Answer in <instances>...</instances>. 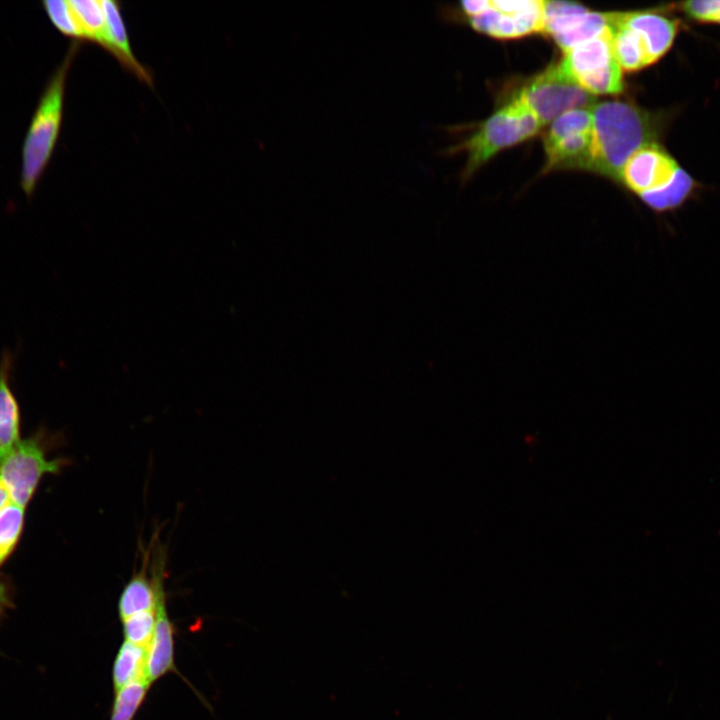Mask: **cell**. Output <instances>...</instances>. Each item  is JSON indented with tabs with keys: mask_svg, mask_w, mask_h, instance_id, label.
I'll list each match as a JSON object with an SVG mask.
<instances>
[{
	"mask_svg": "<svg viewBox=\"0 0 720 720\" xmlns=\"http://www.w3.org/2000/svg\"><path fill=\"white\" fill-rule=\"evenodd\" d=\"M589 170L620 180L623 166L640 148L658 143L674 110L649 111L632 102L604 101L593 106Z\"/></svg>",
	"mask_w": 720,
	"mask_h": 720,
	"instance_id": "6da1fadb",
	"label": "cell"
},
{
	"mask_svg": "<svg viewBox=\"0 0 720 720\" xmlns=\"http://www.w3.org/2000/svg\"><path fill=\"white\" fill-rule=\"evenodd\" d=\"M78 50L79 42L74 41L47 83L26 133L21 187L28 197L34 193L53 154L62 122L66 78Z\"/></svg>",
	"mask_w": 720,
	"mask_h": 720,
	"instance_id": "7a4b0ae2",
	"label": "cell"
},
{
	"mask_svg": "<svg viewBox=\"0 0 720 720\" xmlns=\"http://www.w3.org/2000/svg\"><path fill=\"white\" fill-rule=\"evenodd\" d=\"M542 126L524 104L513 98L482 122L463 142L450 148L449 153H466L467 161L462 172L465 180L495 154L533 137Z\"/></svg>",
	"mask_w": 720,
	"mask_h": 720,
	"instance_id": "3957f363",
	"label": "cell"
},
{
	"mask_svg": "<svg viewBox=\"0 0 720 720\" xmlns=\"http://www.w3.org/2000/svg\"><path fill=\"white\" fill-rule=\"evenodd\" d=\"M545 125L572 109L593 103L591 94L574 83L561 69L559 63L528 81L516 97Z\"/></svg>",
	"mask_w": 720,
	"mask_h": 720,
	"instance_id": "277c9868",
	"label": "cell"
},
{
	"mask_svg": "<svg viewBox=\"0 0 720 720\" xmlns=\"http://www.w3.org/2000/svg\"><path fill=\"white\" fill-rule=\"evenodd\" d=\"M61 464L58 460L48 459L36 439H24L0 461V480L8 490L11 502L25 508L43 476L57 473Z\"/></svg>",
	"mask_w": 720,
	"mask_h": 720,
	"instance_id": "5b68a950",
	"label": "cell"
},
{
	"mask_svg": "<svg viewBox=\"0 0 720 720\" xmlns=\"http://www.w3.org/2000/svg\"><path fill=\"white\" fill-rule=\"evenodd\" d=\"M680 166L661 144L651 143L637 150L627 160L620 180L640 197L665 186Z\"/></svg>",
	"mask_w": 720,
	"mask_h": 720,
	"instance_id": "8992f818",
	"label": "cell"
},
{
	"mask_svg": "<svg viewBox=\"0 0 720 720\" xmlns=\"http://www.w3.org/2000/svg\"><path fill=\"white\" fill-rule=\"evenodd\" d=\"M150 552L151 550L143 551L140 569L134 572L120 594L118 613L121 621L136 614L156 610L158 595L165 583L167 557L161 546L153 551L149 576L147 570Z\"/></svg>",
	"mask_w": 720,
	"mask_h": 720,
	"instance_id": "52a82bcc",
	"label": "cell"
},
{
	"mask_svg": "<svg viewBox=\"0 0 720 720\" xmlns=\"http://www.w3.org/2000/svg\"><path fill=\"white\" fill-rule=\"evenodd\" d=\"M614 21L636 32L643 40L653 64L663 58L673 47L682 30L681 19L668 12L665 6L613 13Z\"/></svg>",
	"mask_w": 720,
	"mask_h": 720,
	"instance_id": "ba28073f",
	"label": "cell"
},
{
	"mask_svg": "<svg viewBox=\"0 0 720 720\" xmlns=\"http://www.w3.org/2000/svg\"><path fill=\"white\" fill-rule=\"evenodd\" d=\"M472 28L498 39H512L543 31V1L529 0L527 5L513 13H502L492 8L470 18Z\"/></svg>",
	"mask_w": 720,
	"mask_h": 720,
	"instance_id": "9c48e42d",
	"label": "cell"
},
{
	"mask_svg": "<svg viewBox=\"0 0 720 720\" xmlns=\"http://www.w3.org/2000/svg\"><path fill=\"white\" fill-rule=\"evenodd\" d=\"M155 613V629L147 657V678L150 683L170 672H177L174 661L175 628L166 608L165 586L159 592Z\"/></svg>",
	"mask_w": 720,
	"mask_h": 720,
	"instance_id": "30bf717a",
	"label": "cell"
},
{
	"mask_svg": "<svg viewBox=\"0 0 720 720\" xmlns=\"http://www.w3.org/2000/svg\"><path fill=\"white\" fill-rule=\"evenodd\" d=\"M564 53L559 65L574 83L582 77L600 72L616 61L612 48V26L602 35Z\"/></svg>",
	"mask_w": 720,
	"mask_h": 720,
	"instance_id": "8fae6325",
	"label": "cell"
},
{
	"mask_svg": "<svg viewBox=\"0 0 720 720\" xmlns=\"http://www.w3.org/2000/svg\"><path fill=\"white\" fill-rule=\"evenodd\" d=\"M15 355L5 349L0 357V461L21 441L20 408L11 388Z\"/></svg>",
	"mask_w": 720,
	"mask_h": 720,
	"instance_id": "7c38bea8",
	"label": "cell"
},
{
	"mask_svg": "<svg viewBox=\"0 0 720 720\" xmlns=\"http://www.w3.org/2000/svg\"><path fill=\"white\" fill-rule=\"evenodd\" d=\"M101 3L107 23L108 52L118 60L125 70L141 82L153 87L151 71L137 60L131 49L119 2L101 0Z\"/></svg>",
	"mask_w": 720,
	"mask_h": 720,
	"instance_id": "4fadbf2b",
	"label": "cell"
},
{
	"mask_svg": "<svg viewBox=\"0 0 720 720\" xmlns=\"http://www.w3.org/2000/svg\"><path fill=\"white\" fill-rule=\"evenodd\" d=\"M701 189L702 185L680 166L665 186L645 193L639 198L655 213L665 214L681 209L694 199Z\"/></svg>",
	"mask_w": 720,
	"mask_h": 720,
	"instance_id": "5bb4252c",
	"label": "cell"
},
{
	"mask_svg": "<svg viewBox=\"0 0 720 720\" xmlns=\"http://www.w3.org/2000/svg\"><path fill=\"white\" fill-rule=\"evenodd\" d=\"M592 147V131L562 138L544 146L545 170L556 168L589 169Z\"/></svg>",
	"mask_w": 720,
	"mask_h": 720,
	"instance_id": "9a60e30c",
	"label": "cell"
},
{
	"mask_svg": "<svg viewBox=\"0 0 720 720\" xmlns=\"http://www.w3.org/2000/svg\"><path fill=\"white\" fill-rule=\"evenodd\" d=\"M611 26L614 57L623 71L636 72L653 65L641 37L614 21L613 13Z\"/></svg>",
	"mask_w": 720,
	"mask_h": 720,
	"instance_id": "2e32d148",
	"label": "cell"
},
{
	"mask_svg": "<svg viewBox=\"0 0 720 720\" xmlns=\"http://www.w3.org/2000/svg\"><path fill=\"white\" fill-rule=\"evenodd\" d=\"M148 649L124 641L114 659L112 682L114 691L127 684L147 678Z\"/></svg>",
	"mask_w": 720,
	"mask_h": 720,
	"instance_id": "e0dca14e",
	"label": "cell"
},
{
	"mask_svg": "<svg viewBox=\"0 0 720 720\" xmlns=\"http://www.w3.org/2000/svg\"><path fill=\"white\" fill-rule=\"evenodd\" d=\"M612 13L585 12L570 28L553 35L564 52L602 35L611 27Z\"/></svg>",
	"mask_w": 720,
	"mask_h": 720,
	"instance_id": "ac0fdd59",
	"label": "cell"
},
{
	"mask_svg": "<svg viewBox=\"0 0 720 720\" xmlns=\"http://www.w3.org/2000/svg\"><path fill=\"white\" fill-rule=\"evenodd\" d=\"M83 40L98 44L108 51V34L101 0H70Z\"/></svg>",
	"mask_w": 720,
	"mask_h": 720,
	"instance_id": "d6986e66",
	"label": "cell"
},
{
	"mask_svg": "<svg viewBox=\"0 0 720 720\" xmlns=\"http://www.w3.org/2000/svg\"><path fill=\"white\" fill-rule=\"evenodd\" d=\"M591 131V111L585 108L572 109L564 112L552 122L543 143L546 146L567 136Z\"/></svg>",
	"mask_w": 720,
	"mask_h": 720,
	"instance_id": "ffe728a7",
	"label": "cell"
},
{
	"mask_svg": "<svg viewBox=\"0 0 720 720\" xmlns=\"http://www.w3.org/2000/svg\"><path fill=\"white\" fill-rule=\"evenodd\" d=\"M150 685L149 681L140 680L115 691L110 720H133Z\"/></svg>",
	"mask_w": 720,
	"mask_h": 720,
	"instance_id": "44dd1931",
	"label": "cell"
},
{
	"mask_svg": "<svg viewBox=\"0 0 720 720\" xmlns=\"http://www.w3.org/2000/svg\"><path fill=\"white\" fill-rule=\"evenodd\" d=\"M24 526V508L9 503L0 512V566L16 547Z\"/></svg>",
	"mask_w": 720,
	"mask_h": 720,
	"instance_id": "7402d4cb",
	"label": "cell"
},
{
	"mask_svg": "<svg viewBox=\"0 0 720 720\" xmlns=\"http://www.w3.org/2000/svg\"><path fill=\"white\" fill-rule=\"evenodd\" d=\"M44 9L53 25L64 35L83 41V35L69 1H44Z\"/></svg>",
	"mask_w": 720,
	"mask_h": 720,
	"instance_id": "603a6c76",
	"label": "cell"
},
{
	"mask_svg": "<svg viewBox=\"0 0 720 720\" xmlns=\"http://www.w3.org/2000/svg\"><path fill=\"white\" fill-rule=\"evenodd\" d=\"M156 613L145 612L122 620L125 641L148 649L154 634Z\"/></svg>",
	"mask_w": 720,
	"mask_h": 720,
	"instance_id": "cb8c5ba5",
	"label": "cell"
},
{
	"mask_svg": "<svg viewBox=\"0 0 720 720\" xmlns=\"http://www.w3.org/2000/svg\"><path fill=\"white\" fill-rule=\"evenodd\" d=\"M491 8V1L488 0H470L460 2V9L465 16L469 18L481 15Z\"/></svg>",
	"mask_w": 720,
	"mask_h": 720,
	"instance_id": "d4e9b609",
	"label": "cell"
},
{
	"mask_svg": "<svg viewBox=\"0 0 720 720\" xmlns=\"http://www.w3.org/2000/svg\"><path fill=\"white\" fill-rule=\"evenodd\" d=\"M11 503L10 495L3 482L0 480V512Z\"/></svg>",
	"mask_w": 720,
	"mask_h": 720,
	"instance_id": "484cf974",
	"label": "cell"
},
{
	"mask_svg": "<svg viewBox=\"0 0 720 720\" xmlns=\"http://www.w3.org/2000/svg\"><path fill=\"white\" fill-rule=\"evenodd\" d=\"M9 597L6 586L0 582V613L8 607Z\"/></svg>",
	"mask_w": 720,
	"mask_h": 720,
	"instance_id": "4316f807",
	"label": "cell"
},
{
	"mask_svg": "<svg viewBox=\"0 0 720 720\" xmlns=\"http://www.w3.org/2000/svg\"><path fill=\"white\" fill-rule=\"evenodd\" d=\"M713 25H719V26H720V0H719V3H718L717 13H716V16H715V18H714Z\"/></svg>",
	"mask_w": 720,
	"mask_h": 720,
	"instance_id": "83f0119b",
	"label": "cell"
}]
</instances>
